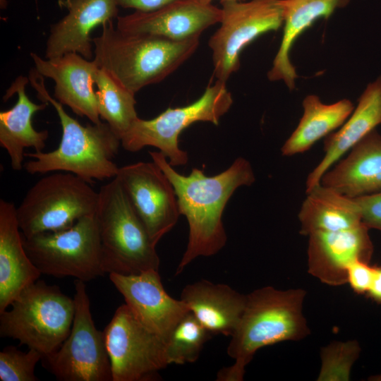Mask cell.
<instances>
[{
    "instance_id": "cell-1",
    "label": "cell",
    "mask_w": 381,
    "mask_h": 381,
    "mask_svg": "<svg viewBox=\"0 0 381 381\" xmlns=\"http://www.w3.org/2000/svg\"><path fill=\"white\" fill-rule=\"evenodd\" d=\"M149 154L171 183L179 212L188 223V244L176 270V274H179L195 258L213 255L225 246L222 214L226 205L238 188L254 183L255 174L250 163L239 157L229 168L213 176H206L198 168L184 176L174 169L161 152Z\"/></svg>"
},
{
    "instance_id": "cell-2",
    "label": "cell",
    "mask_w": 381,
    "mask_h": 381,
    "mask_svg": "<svg viewBox=\"0 0 381 381\" xmlns=\"http://www.w3.org/2000/svg\"><path fill=\"white\" fill-rule=\"evenodd\" d=\"M28 78L38 99L56 109L62 136L59 147L53 151L25 153V157L32 158L23 165L26 171L30 174L69 172L89 183L94 180L115 178L119 167L113 159L119 151L121 139L109 125L105 121L81 125L49 94L44 77L35 68Z\"/></svg>"
},
{
    "instance_id": "cell-3",
    "label": "cell",
    "mask_w": 381,
    "mask_h": 381,
    "mask_svg": "<svg viewBox=\"0 0 381 381\" xmlns=\"http://www.w3.org/2000/svg\"><path fill=\"white\" fill-rule=\"evenodd\" d=\"M302 289L278 290L265 286L246 295L239 323L231 336L227 353L235 362L221 369L218 381H241L246 365L260 349L284 341H297L310 334Z\"/></svg>"
},
{
    "instance_id": "cell-4",
    "label": "cell",
    "mask_w": 381,
    "mask_h": 381,
    "mask_svg": "<svg viewBox=\"0 0 381 381\" xmlns=\"http://www.w3.org/2000/svg\"><path fill=\"white\" fill-rule=\"evenodd\" d=\"M94 60L126 89L135 94L159 83L174 72L196 51L200 37L171 40L145 32H126L112 21L102 25L92 38Z\"/></svg>"
},
{
    "instance_id": "cell-5",
    "label": "cell",
    "mask_w": 381,
    "mask_h": 381,
    "mask_svg": "<svg viewBox=\"0 0 381 381\" xmlns=\"http://www.w3.org/2000/svg\"><path fill=\"white\" fill-rule=\"evenodd\" d=\"M96 212L104 272L124 275L158 270L159 258L117 177L99 190Z\"/></svg>"
},
{
    "instance_id": "cell-6",
    "label": "cell",
    "mask_w": 381,
    "mask_h": 381,
    "mask_svg": "<svg viewBox=\"0 0 381 381\" xmlns=\"http://www.w3.org/2000/svg\"><path fill=\"white\" fill-rule=\"evenodd\" d=\"M0 313V336L18 340L42 357L56 351L68 336L75 315V301L59 286L36 281Z\"/></svg>"
},
{
    "instance_id": "cell-7",
    "label": "cell",
    "mask_w": 381,
    "mask_h": 381,
    "mask_svg": "<svg viewBox=\"0 0 381 381\" xmlns=\"http://www.w3.org/2000/svg\"><path fill=\"white\" fill-rule=\"evenodd\" d=\"M99 193L76 175L54 171L37 181L16 207L18 225L25 238L72 226L96 214Z\"/></svg>"
},
{
    "instance_id": "cell-8",
    "label": "cell",
    "mask_w": 381,
    "mask_h": 381,
    "mask_svg": "<svg viewBox=\"0 0 381 381\" xmlns=\"http://www.w3.org/2000/svg\"><path fill=\"white\" fill-rule=\"evenodd\" d=\"M233 104L231 94L226 83L217 80L210 83L203 94L194 102L180 107H169L150 120L139 117L121 137V145L128 152H135L146 146L159 149L173 166L186 164L188 157L179 147L181 132L198 121L219 125L220 119Z\"/></svg>"
},
{
    "instance_id": "cell-9",
    "label": "cell",
    "mask_w": 381,
    "mask_h": 381,
    "mask_svg": "<svg viewBox=\"0 0 381 381\" xmlns=\"http://www.w3.org/2000/svg\"><path fill=\"white\" fill-rule=\"evenodd\" d=\"M22 237L28 255L42 274L85 282L105 274L96 214L65 229Z\"/></svg>"
},
{
    "instance_id": "cell-10",
    "label": "cell",
    "mask_w": 381,
    "mask_h": 381,
    "mask_svg": "<svg viewBox=\"0 0 381 381\" xmlns=\"http://www.w3.org/2000/svg\"><path fill=\"white\" fill-rule=\"evenodd\" d=\"M75 315L61 346L42 358L43 365L60 381H112L104 332L92 318L85 282H75Z\"/></svg>"
},
{
    "instance_id": "cell-11",
    "label": "cell",
    "mask_w": 381,
    "mask_h": 381,
    "mask_svg": "<svg viewBox=\"0 0 381 381\" xmlns=\"http://www.w3.org/2000/svg\"><path fill=\"white\" fill-rule=\"evenodd\" d=\"M220 26L210 37L213 75L224 82L240 68L243 49L263 34L277 31L283 25L279 0L221 1Z\"/></svg>"
},
{
    "instance_id": "cell-12",
    "label": "cell",
    "mask_w": 381,
    "mask_h": 381,
    "mask_svg": "<svg viewBox=\"0 0 381 381\" xmlns=\"http://www.w3.org/2000/svg\"><path fill=\"white\" fill-rule=\"evenodd\" d=\"M112 381H151L169 365L166 341L150 330L126 305L120 306L103 331Z\"/></svg>"
},
{
    "instance_id": "cell-13",
    "label": "cell",
    "mask_w": 381,
    "mask_h": 381,
    "mask_svg": "<svg viewBox=\"0 0 381 381\" xmlns=\"http://www.w3.org/2000/svg\"><path fill=\"white\" fill-rule=\"evenodd\" d=\"M155 244L176 224L181 214L174 188L154 162L119 167L116 176Z\"/></svg>"
},
{
    "instance_id": "cell-14",
    "label": "cell",
    "mask_w": 381,
    "mask_h": 381,
    "mask_svg": "<svg viewBox=\"0 0 381 381\" xmlns=\"http://www.w3.org/2000/svg\"><path fill=\"white\" fill-rule=\"evenodd\" d=\"M109 274L138 320L166 342L177 324L190 313L183 301L166 292L158 270L130 275Z\"/></svg>"
},
{
    "instance_id": "cell-15",
    "label": "cell",
    "mask_w": 381,
    "mask_h": 381,
    "mask_svg": "<svg viewBox=\"0 0 381 381\" xmlns=\"http://www.w3.org/2000/svg\"><path fill=\"white\" fill-rule=\"evenodd\" d=\"M222 9L200 0H173L152 11H135L118 16L116 28L126 32H145L174 40L200 37L210 26L219 23Z\"/></svg>"
},
{
    "instance_id": "cell-16",
    "label": "cell",
    "mask_w": 381,
    "mask_h": 381,
    "mask_svg": "<svg viewBox=\"0 0 381 381\" xmlns=\"http://www.w3.org/2000/svg\"><path fill=\"white\" fill-rule=\"evenodd\" d=\"M369 229L363 224L344 230L317 231L308 235V272L320 282L347 283V270L354 262H369L373 253Z\"/></svg>"
},
{
    "instance_id": "cell-17",
    "label": "cell",
    "mask_w": 381,
    "mask_h": 381,
    "mask_svg": "<svg viewBox=\"0 0 381 381\" xmlns=\"http://www.w3.org/2000/svg\"><path fill=\"white\" fill-rule=\"evenodd\" d=\"M30 56L35 69L44 78L54 81V97L58 102L93 123L102 122L95 90V75L99 66L94 59H87L76 53L42 59L31 52Z\"/></svg>"
},
{
    "instance_id": "cell-18",
    "label": "cell",
    "mask_w": 381,
    "mask_h": 381,
    "mask_svg": "<svg viewBox=\"0 0 381 381\" xmlns=\"http://www.w3.org/2000/svg\"><path fill=\"white\" fill-rule=\"evenodd\" d=\"M68 13L51 26L46 42L45 59L76 53L92 60L94 55L90 32L118 17L115 0H59Z\"/></svg>"
},
{
    "instance_id": "cell-19",
    "label": "cell",
    "mask_w": 381,
    "mask_h": 381,
    "mask_svg": "<svg viewBox=\"0 0 381 381\" xmlns=\"http://www.w3.org/2000/svg\"><path fill=\"white\" fill-rule=\"evenodd\" d=\"M42 273L28 255L18 225L16 207L0 200V313Z\"/></svg>"
},
{
    "instance_id": "cell-20",
    "label": "cell",
    "mask_w": 381,
    "mask_h": 381,
    "mask_svg": "<svg viewBox=\"0 0 381 381\" xmlns=\"http://www.w3.org/2000/svg\"><path fill=\"white\" fill-rule=\"evenodd\" d=\"M380 124L381 75L368 84L347 120L325 138L324 157L308 174L306 192L318 185L333 164Z\"/></svg>"
},
{
    "instance_id": "cell-21",
    "label": "cell",
    "mask_w": 381,
    "mask_h": 381,
    "mask_svg": "<svg viewBox=\"0 0 381 381\" xmlns=\"http://www.w3.org/2000/svg\"><path fill=\"white\" fill-rule=\"evenodd\" d=\"M29 82L28 77L16 78L3 98L6 100L16 93L17 102L11 109L0 112V145L6 150L11 167L16 171L20 170L24 165L25 148L32 147L35 152H42L49 137L48 131H38L32 126L33 115L44 110L49 104H36L30 99L26 93Z\"/></svg>"
},
{
    "instance_id": "cell-22",
    "label": "cell",
    "mask_w": 381,
    "mask_h": 381,
    "mask_svg": "<svg viewBox=\"0 0 381 381\" xmlns=\"http://www.w3.org/2000/svg\"><path fill=\"white\" fill-rule=\"evenodd\" d=\"M181 300L212 334L231 336L243 313L246 295L206 279L186 285Z\"/></svg>"
},
{
    "instance_id": "cell-23",
    "label": "cell",
    "mask_w": 381,
    "mask_h": 381,
    "mask_svg": "<svg viewBox=\"0 0 381 381\" xmlns=\"http://www.w3.org/2000/svg\"><path fill=\"white\" fill-rule=\"evenodd\" d=\"M320 183L351 198L381 190V135L375 129L327 170Z\"/></svg>"
},
{
    "instance_id": "cell-24",
    "label": "cell",
    "mask_w": 381,
    "mask_h": 381,
    "mask_svg": "<svg viewBox=\"0 0 381 381\" xmlns=\"http://www.w3.org/2000/svg\"><path fill=\"white\" fill-rule=\"evenodd\" d=\"M351 0H279L283 11V35L267 73L270 81L282 80L292 90L298 78L290 54L297 39L313 23L327 19L335 11L345 8Z\"/></svg>"
},
{
    "instance_id": "cell-25",
    "label": "cell",
    "mask_w": 381,
    "mask_h": 381,
    "mask_svg": "<svg viewBox=\"0 0 381 381\" xmlns=\"http://www.w3.org/2000/svg\"><path fill=\"white\" fill-rule=\"evenodd\" d=\"M298 212L300 234L349 229L361 224L359 207L353 198L320 183L306 192Z\"/></svg>"
},
{
    "instance_id": "cell-26",
    "label": "cell",
    "mask_w": 381,
    "mask_h": 381,
    "mask_svg": "<svg viewBox=\"0 0 381 381\" xmlns=\"http://www.w3.org/2000/svg\"><path fill=\"white\" fill-rule=\"evenodd\" d=\"M302 106L303 113L299 123L281 148L283 156L306 152L319 140L339 128L354 109L348 99L328 104L315 95L306 96Z\"/></svg>"
},
{
    "instance_id": "cell-27",
    "label": "cell",
    "mask_w": 381,
    "mask_h": 381,
    "mask_svg": "<svg viewBox=\"0 0 381 381\" xmlns=\"http://www.w3.org/2000/svg\"><path fill=\"white\" fill-rule=\"evenodd\" d=\"M95 83L100 119L107 123L121 139L138 118L135 94L99 67L95 75Z\"/></svg>"
},
{
    "instance_id": "cell-28",
    "label": "cell",
    "mask_w": 381,
    "mask_h": 381,
    "mask_svg": "<svg viewBox=\"0 0 381 381\" xmlns=\"http://www.w3.org/2000/svg\"><path fill=\"white\" fill-rule=\"evenodd\" d=\"M212 334L190 312L174 327L167 340V356L170 364L195 362Z\"/></svg>"
},
{
    "instance_id": "cell-29",
    "label": "cell",
    "mask_w": 381,
    "mask_h": 381,
    "mask_svg": "<svg viewBox=\"0 0 381 381\" xmlns=\"http://www.w3.org/2000/svg\"><path fill=\"white\" fill-rule=\"evenodd\" d=\"M361 348L355 340L333 341L322 348L321 368L318 381H348L351 369L358 358Z\"/></svg>"
},
{
    "instance_id": "cell-30",
    "label": "cell",
    "mask_w": 381,
    "mask_h": 381,
    "mask_svg": "<svg viewBox=\"0 0 381 381\" xmlns=\"http://www.w3.org/2000/svg\"><path fill=\"white\" fill-rule=\"evenodd\" d=\"M42 355L34 349L28 352L9 346L0 352V380L36 381L35 368Z\"/></svg>"
},
{
    "instance_id": "cell-31",
    "label": "cell",
    "mask_w": 381,
    "mask_h": 381,
    "mask_svg": "<svg viewBox=\"0 0 381 381\" xmlns=\"http://www.w3.org/2000/svg\"><path fill=\"white\" fill-rule=\"evenodd\" d=\"M358 204L362 222L381 232V190L353 198Z\"/></svg>"
},
{
    "instance_id": "cell-32",
    "label": "cell",
    "mask_w": 381,
    "mask_h": 381,
    "mask_svg": "<svg viewBox=\"0 0 381 381\" xmlns=\"http://www.w3.org/2000/svg\"><path fill=\"white\" fill-rule=\"evenodd\" d=\"M374 272V266L369 262L357 260L353 262L347 270V283L353 291L358 294H366Z\"/></svg>"
},
{
    "instance_id": "cell-33",
    "label": "cell",
    "mask_w": 381,
    "mask_h": 381,
    "mask_svg": "<svg viewBox=\"0 0 381 381\" xmlns=\"http://www.w3.org/2000/svg\"><path fill=\"white\" fill-rule=\"evenodd\" d=\"M119 7L147 12L157 9L173 0H115Z\"/></svg>"
},
{
    "instance_id": "cell-34",
    "label": "cell",
    "mask_w": 381,
    "mask_h": 381,
    "mask_svg": "<svg viewBox=\"0 0 381 381\" xmlns=\"http://www.w3.org/2000/svg\"><path fill=\"white\" fill-rule=\"evenodd\" d=\"M366 295L377 303H381V266H374L370 286Z\"/></svg>"
},
{
    "instance_id": "cell-35",
    "label": "cell",
    "mask_w": 381,
    "mask_h": 381,
    "mask_svg": "<svg viewBox=\"0 0 381 381\" xmlns=\"http://www.w3.org/2000/svg\"><path fill=\"white\" fill-rule=\"evenodd\" d=\"M200 1L206 2V3H212V1L213 0H200ZM245 1V0H220V2L221 1Z\"/></svg>"
}]
</instances>
